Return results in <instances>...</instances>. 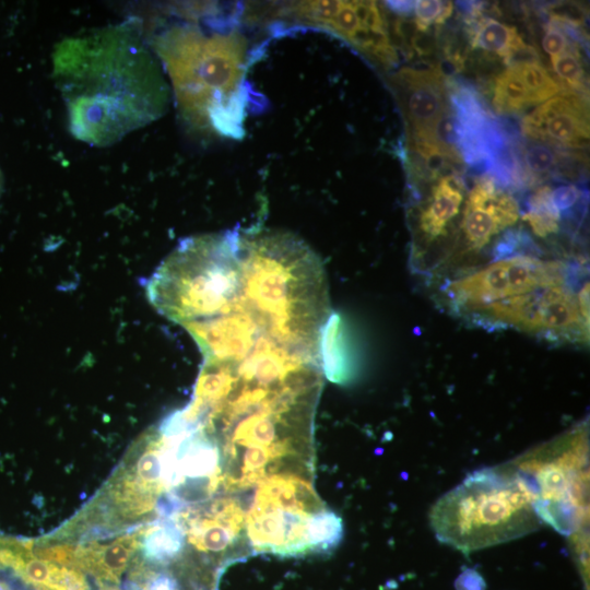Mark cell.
Here are the masks:
<instances>
[{
	"mask_svg": "<svg viewBox=\"0 0 590 590\" xmlns=\"http://www.w3.org/2000/svg\"><path fill=\"white\" fill-rule=\"evenodd\" d=\"M148 40L185 125L206 137L241 138L250 93L243 32L191 5L158 23Z\"/></svg>",
	"mask_w": 590,
	"mask_h": 590,
	"instance_id": "7a4b0ae2",
	"label": "cell"
},
{
	"mask_svg": "<svg viewBox=\"0 0 590 590\" xmlns=\"http://www.w3.org/2000/svg\"><path fill=\"white\" fill-rule=\"evenodd\" d=\"M320 362L322 374L332 382L347 384L354 375L344 323L338 314H331L321 335Z\"/></svg>",
	"mask_w": 590,
	"mask_h": 590,
	"instance_id": "7c38bea8",
	"label": "cell"
},
{
	"mask_svg": "<svg viewBox=\"0 0 590 590\" xmlns=\"http://www.w3.org/2000/svg\"><path fill=\"white\" fill-rule=\"evenodd\" d=\"M551 191L550 186L536 188L529 197L526 211L521 215L532 232L541 238L556 234L559 229L560 212L552 202Z\"/></svg>",
	"mask_w": 590,
	"mask_h": 590,
	"instance_id": "9a60e30c",
	"label": "cell"
},
{
	"mask_svg": "<svg viewBox=\"0 0 590 590\" xmlns=\"http://www.w3.org/2000/svg\"><path fill=\"white\" fill-rule=\"evenodd\" d=\"M32 541L0 536V565L38 590H88L84 573L38 558Z\"/></svg>",
	"mask_w": 590,
	"mask_h": 590,
	"instance_id": "30bf717a",
	"label": "cell"
},
{
	"mask_svg": "<svg viewBox=\"0 0 590 590\" xmlns=\"http://www.w3.org/2000/svg\"><path fill=\"white\" fill-rule=\"evenodd\" d=\"M411 139H426L437 120L449 109L446 83L438 68H402L393 76Z\"/></svg>",
	"mask_w": 590,
	"mask_h": 590,
	"instance_id": "ba28073f",
	"label": "cell"
},
{
	"mask_svg": "<svg viewBox=\"0 0 590 590\" xmlns=\"http://www.w3.org/2000/svg\"><path fill=\"white\" fill-rule=\"evenodd\" d=\"M571 269L559 260L509 255L446 280L440 295L452 311L472 320L492 305L576 279Z\"/></svg>",
	"mask_w": 590,
	"mask_h": 590,
	"instance_id": "277c9868",
	"label": "cell"
},
{
	"mask_svg": "<svg viewBox=\"0 0 590 590\" xmlns=\"http://www.w3.org/2000/svg\"><path fill=\"white\" fill-rule=\"evenodd\" d=\"M104 590H116V589H114V588H105Z\"/></svg>",
	"mask_w": 590,
	"mask_h": 590,
	"instance_id": "cb8c5ba5",
	"label": "cell"
},
{
	"mask_svg": "<svg viewBox=\"0 0 590 590\" xmlns=\"http://www.w3.org/2000/svg\"><path fill=\"white\" fill-rule=\"evenodd\" d=\"M493 106L502 115L520 113L534 106L530 92L510 66L495 80Z\"/></svg>",
	"mask_w": 590,
	"mask_h": 590,
	"instance_id": "2e32d148",
	"label": "cell"
},
{
	"mask_svg": "<svg viewBox=\"0 0 590 590\" xmlns=\"http://www.w3.org/2000/svg\"><path fill=\"white\" fill-rule=\"evenodd\" d=\"M464 200V184L455 175L436 179L417 217L418 244L413 246L412 268L420 272L428 248L448 234Z\"/></svg>",
	"mask_w": 590,
	"mask_h": 590,
	"instance_id": "9c48e42d",
	"label": "cell"
},
{
	"mask_svg": "<svg viewBox=\"0 0 590 590\" xmlns=\"http://www.w3.org/2000/svg\"><path fill=\"white\" fill-rule=\"evenodd\" d=\"M551 62L564 91L579 94L585 90V69L578 46L559 56L551 57Z\"/></svg>",
	"mask_w": 590,
	"mask_h": 590,
	"instance_id": "ac0fdd59",
	"label": "cell"
},
{
	"mask_svg": "<svg viewBox=\"0 0 590 590\" xmlns=\"http://www.w3.org/2000/svg\"><path fill=\"white\" fill-rule=\"evenodd\" d=\"M539 475L506 464L474 472L441 497L430 511L437 538L474 551L519 538L543 523L560 528L568 505L550 465Z\"/></svg>",
	"mask_w": 590,
	"mask_h": 590,
	"instance_id": "3957f363",
	"label": "cell"
},
{
	"mask_svg": "<svg viewBox=\"0 0 590 590\" xmlns=\"http://www.w3.org/2000/svg\"><path fill=\"white\" fill-rule=\"evenodd\" d=\"M279 15L329 32L385 67L398 61L385 16L375 1H297L284 5Z\"/></svg>",
	"mask_w": 590,
	"mask_h": 590,
	"instance_id": "5b68a950",
	"label": "cell"
},
{
	"mask_svg": "<svg viewBox=\"0 0 590 590\" xmlns=\"http://www.w3.org/2000/svg\"><path fill=\"white\" fill-rule=\"evenodd\" d=\"M581 196V191L575 185H563L551 191V198L556 209L567 211L574 206Z\"/></svg>",
	"mask_w": 590,
	"mask_h": 590,
	"instance_id": "44dd1931",
	"label": "cell"
},
{
	"mask_svg": "<svg viewBox=\"0 0 590 590\" xmlns=\"http://www.w3.org/2000/svg\"><path fill=\"white\" fill-rule=\"evenodd\" d=\"M398 14H411L414 8V1H388L386 2Z\"/></svg>",
	"mask_w": 590,
	"mask_h": 590,
	"instance_id": "603a6c76",
	"label": "cell"
},
{
	"mask_svg": "<svg viewBox=\"0 0 590 590\" xmlns=\"http://www.w3.org/2000/svg\"><path fill=\"white\" fill-rule=\"evenodd\" d=\"M143 529L108 543L90 542L75 546L78 569L101 582L117 585L135 552L141 547Z\"/></svg>",
	"mask_w": 590,
	"mask_h": 590,
	"instance_id": "8fae6325",
	"label": "cell"
},
{
	"mask_svg": "<svg viewBox=\"0 0 590 590\" xmlns=\"http://www.w3.org/2000/svg\"><path fill=\"white\" fill-rule=\"evenodd\" d=\"M509 66L530 92L534 106L564 91L539 59L516 61Z\"/></svg>",
	"mask_w": 590,
	"mask_h": 590,
	"instance_id": "e0dca14e",
	"label": "cell"
},
{
	"mask_svg": "<svg viewBox=\"0 0 590 590\" xmlns=\"http://www.w3.org/2000/svg\"><path fill=\"white\" fill-rule=\"evenodd\" d=\"M414 24L417 32L425 33L432 24L439 25L446 22L453 12L451 1L421 0L414 1Z\"/></svg>",
	"mask_w": 590,
	"mask_h": 590,
	"instance_id": "d6986e66",
	"label": "cell"
},
{
	"mask_svg": "<svg viewBox=\"0 0 590 590\" xmlns=\"http://www.w3.org/2000/svg\"><path fill=\"white\" fill-rule=\"evenodd\" d=\"M530 140L566 146L583 148L589 139V110L585 97L560 92L524 116L521 123Z\"/></svg>",
	"mask_w": 590,
	"mask_h": 590,
	"instance_id": "52a82bcc",
	"label": "cell"
},
{
	"mask_svg": "<svg viewBox=\"0 0 590 590\" xmlns=\"http://www.w3.org/2000/svg\"><path fill=\"white\" fill-rule=\"evenodd\" d=\"M456 590H486V582L479 571L464 569L455 580Z\"/></svg>",
	"mask_w": 590,
	"mask_h": 590,
	"instance_id": "7402d4cb",
	"label": "cell"
},
{
	"mask_svg": "<svg viewBox=\"0 0 590 590\" xmlns=\"http://www.w3.org/2000/svg\"><path fill=\"white\" fill-rule=\"evenodd\" d=\"M471 45L497 55L507 66L528 47L515 26L492 17H482L475 23Z\"/></svg>",
	"mask_w": 590,
	"mask_h": 590,
	"instance_id": "4fadbf2b",
	"label": "cell"
},
{
	"mask_svg": "<svg viewBox=\"0 0 590 590\" xmlns=\"http://www.w3.org/2000/svg\"><path fill=\"white\" fill-rule=\"evenodd\" d=\"M52 76L72 135L108 146L161 118L172 98L163 68L138 17L67 37Z\"/></svg>",
	"mask_w": 590,
	"mask_h": 590,
	"instance_id": "6da1fadb",
	"label": "cell"
},
{
	"mask_svg": "<svg viewBox=\"0 0 590 590\" xmlns=\"http://www.w3.org/2000/svg\"><path fill=\"white\" fill-rule=\"evenodd\" d=\"M577 46V43L569 38L565 27L559 22L550 19L542 39L544 51L551 57H556Z\"/></svg>",
	"mask_w": 590,
	"mask_h": 590,
	"instance_id": "ffe728a7",
	"label": "cell"
},
{
	"mask_svg": "<svg viewBox=\"0 0 590 590\" xmlns=\"http://www.w3.org/2000/svg\"><path fill=\"white\" fill-rule=\"evenodd\" d=\"M559 150L539 141H530L521 148V163L518 174L522 182L539 184L548 177L559 164Z\"/></svg>",
	"mask_w": 590,
	"mask_h": 590,
	"instance_id": "5bb4252c",
	"label": "cell"
},
{
	"mask_svg": "<svg viewBox=\"0 0 590 590\" xmlns=\"http://www.w3.org/2000/svg\"><path fill=\"white\" fill-rule=\"evenodd\" d=\"M520 210L516 199L498 187L492 175L476 179L469 190L460 223L461 240L444 274L462 272L464 262L516 224Z\"/></svg>",
	"mask_w": 590,
	"mask_h": 590,
	"instance_id": "8992f818",
	"label": "cell"
}]
</instances>
